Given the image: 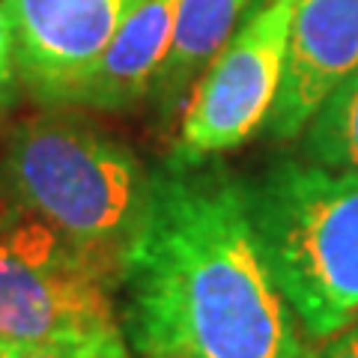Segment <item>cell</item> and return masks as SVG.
Masks as SVG:
<instances>
[{"label":"cell","mask_w":358,"mask_h":358,"mask_svg":"<svg viewBox=\"0 0 358 358\" xmlns=\"http://www.w3.org/2000/svg\"><path fill=\"white\" fill-rule=\"evenodd\" d=\"M242 194L299 326L317 341L346 329L358 317V173L278 159Z\"/></svg>","instance_id":"3"},{"label":"cell","mask_w":358,"mask_h":358,"mask_svg":"<svg viewBox=\"0 0 358 358\" xmlns=\"http://www.w3.org/2000/svg\"><path fill=\"white\" fill-rule=\"evenodd\" d=\"M138 3L141 0H3L21 78L42 102L57 105Z\"/></svg>","instance_id":"6"},{"label":"cell","mask_w":358,"mask_h":358,"mask_svg":"<svg viewBox=\"0 0 358 358\" xmlns=\"http://www.w3.org/2000/svg\"><path fill=\"white\" fill-rule=\"evenodd\" d=\"M18 72L15 66V33H13V21H9L6 6L0 3V102L6 99L13 78Z\"/></svg>","instance_id":"12"},{"label":"cell","mask_w":358,"mask_h":358,"mask_svg":"<svg viewBox=\"0 0 358 358\" xmlns=\"http://www.w3.org/2000/svg\"><path fill=\"white\" fill-rule=\"evenodd\" d=\"M0 173L27 218L120 281L152 173L126 143L69 114L33 117L9 134Z\"/></svg>","instance_id":"2"},{"label":"cell","mask_w":358,"mask_h":358,"mask_svg":"<svg viewBox=\"0 0 358 358\" xmlns=\"http://www.w3.org/2000/svg\"><path fill=\"white\" fill-rule=\"evenodd\" d=\"M0 358H129V346L120 329L63 338L48 343H24V346H0Z\"/></svg>","instance_id":"11"},{"label":"cell","mask_w":358,"mask_h":358,"mask_svg":"<svg viewBox=\"0 0 358 358\" xmlns=\"http://www.w3.org/2000/svg\"><path fill=\"white\" fill-rule=\"evenodd\" d=\"M120 287L138 358H305L299 320L257 245L242 179L215 159L171 155L150 173Z\"/></svg>","instance_id":"1"},{"label":"cell","mask_w":358,"mask_h":358,"mask_svg":"<svg viewBox=\"0 0 358 358\" xmlns=\"http://www.w3.org/2000/svg\"><path fill=\"white\" fill-rule=\"evenodd\" d=\"M301 152L313 164L358 173V72L346 78L301 129Z\"/></svg>","instance_id":"10"},{"label":"cell","mask_w":358,"mask_h":358,"mask_svg":"<svg viewBox=\"0 0 358 358\" xmlns=\"http://www.w3.org/2000/svg\"><path fill=\"white\" fill-rule=\"evenodd\" d=\"M179 0H141L108 48L66 90L57 105L129 110L152 93L176 36Z\"/></svg>","instance_id":"8"},{"label":"cell","mask_w":358,"mask_h":358,"mask_svg":"<svg viewBox=\"0 0 358 358\" xmlns=\"http://www.w3.org/2000/svg\"><path fill=\"white\" fill-rule=\"evenodd\" d=\"M317 358H358V326L338 334Z\"/></svg>","instance_id":"13"},{"label":"cell","mask_w":358,"mask_h":358,"mask_svg":"<svg viewBox=\"0 0 358 358\" xmlns=\"http://www.w3.org/2000/svg\"><path fill=\"white\" fill-rule=\"evenodd\" d=\"M150 358H167V355H150Z\"/></svg>","instance_id":"14"},{"label":"cell","mask_w":358,"mask_h":358,"mask_svg":"<svg viewBox=\"0 0 358 358\" xmlns=\"http://www.w3.org/2000/svg\"><path fill=\"white\" fill-rule=\"evenodd\" d=\"M293 0H260L192 90L173 155L215 159L266 126L284 75Z\"/></svg>","instance_id":"5"},{"label":"cell","mask_w":358,"mask_h":358,"mask_svg":"<svg viewBox=\"0 0 358 358\" xmlns=\"http://www.w3.org/2000/svg\"><path fill=\"white\" fill-rule=\"evenodd\" d=\"M251 3L254 0H179L176 36L150 93L159 117L167 120L182 105L185 93L194 90L197 78L233 36L236 24H242Z\"/></svg>","instance_id":"9"},{"label":"cell","mask_w":358,"mask_h":358,"mask_svg":"<svg viewBox=\"0 0 358 358\" xmlns=\"http://www.w3.org/2000/svg\"><path fill=\"white\" fill-rule=\"evenodd\" d=\"M117 287V278L30 218L0 236V346L120 329Z\"/></svg>","instance_id":"4"},{"label":"cell","mask_w":358,"mask_h":358,"mask_svg":"<svg viewBox=\"0 0 358 358\" xmlns=\"http://www.w3.org/2000/svg\"><path fill=\"white\" fill-rule=\"evenodd\" d=\"M358 72V0H293L284 75L268 134L296 138L346 78Z\"/></svg>","instance_id":"7"}]
</instances>
